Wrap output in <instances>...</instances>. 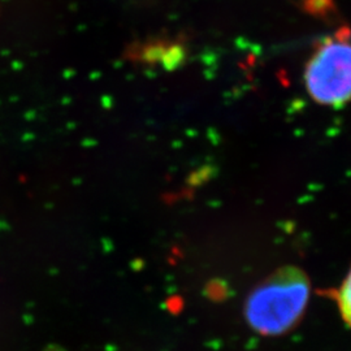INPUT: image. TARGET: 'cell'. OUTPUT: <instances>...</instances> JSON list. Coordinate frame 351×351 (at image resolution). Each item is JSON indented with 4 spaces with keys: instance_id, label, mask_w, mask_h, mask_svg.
<instances>
[{
    "instance_id": "obj_1",
    "label": "cell",
    "mask_w": 351,
    "mask_h": 351,
    "mask_svg": "<svg viewBox=\"0 0 351 351\" xmlns=\"http://www.w3.org/2000/svg\"><path fill=\"white\" fill-rule=\"evenodd\" d=\"M310 298V281L293 265L282 267L251 291L246 320L263 336H280L301 320Z\"/></svg>"
},
{
    "instance_id": "obj_2",
    "label": "cell",
    "mask_w": 351,
    "mask_h": 351,
    "mask_svg": "<svg viewBox=\"0 0 351 351\" xmlns=\"http://www.w3.org/2000/svg\"><path fill=\"white\" fill-rule=\"evenodd\" d=\"M306 88L316 103L339 107L351 101V42L343 37L322 43L308 60Z\"/></svg>"
},
{
    "instance_id": "obj_3",
    "label": "cell",
    "mask_w": 351,
    "mask_h": 351,
    "mask_svg": "<svg viewBox=\"0 0 351 351\" xmlns=\"http://www.w3.org/2000/svg\"><path fill=\"white\" fill-rule=\"evenodd\" d=\"M336 297L341 316L345 320V323L351 328V269L337 290Z\"/></svg>"
}]
</instances>
